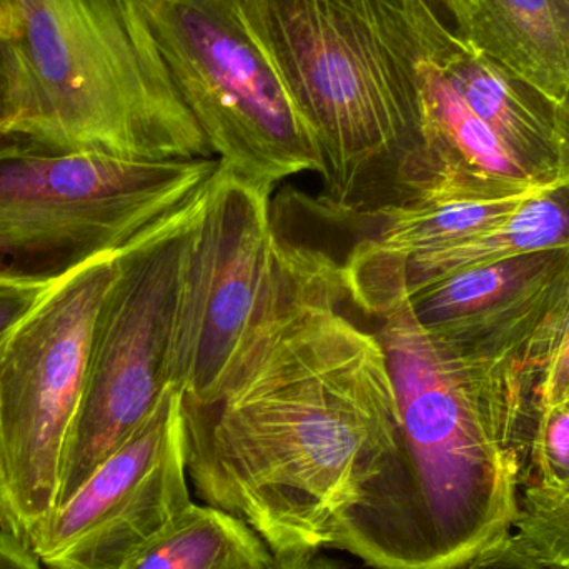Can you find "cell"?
I'll use <instances>...</instances> for the list:
<instances>
[{"label": "cell", "instance_id": "cell-2", "mask_svg": "<svg viewBox=\"0 0 569 569\" xmlns=\"http://www.w3.org/2000/svg\"><path fill=\"white\" fill-rule=\"evenodd\" d=\"M380 321L397 393L398 450L338 520L333 548L380 569H458L507 540L537 430L535 388L518 368L451 353L397 284L350 291Z\"/></svg>", "mask_w": 569, "mask_h": 569}, {"label": "cell", "instance_id": "cell-11", "mask_svg": "<svg viewBox=\"0 0 569 569\" xmlns=\"http://www.w3.org/2000/svg\"><path fill=\"white\" fill-rule=\"evenodd\" d=\"M345 273L348 280L397 284L415 318L451 353L475 363L510 365L537 390L569 295V247L425 283Z\"/></svg>", "mask_w": 569, "mask_h": 569}, {"label": "cell", "instance_id": "cell-13", "mask_svg": "<svg viewBox=\"0 0 569 569\" xmlns=\"http://www.w3.org/2000/svg\"><path fill=\"white\" fill-rule=\"evenodd\" d=\"M410 26L423 117L425 179L408 202L510 199L545 190L461 96L411 20Z\"/></svg>", "mask_w": 569, "mask_h": 569}, {"label": "cell", "instance_id": "cell-19", "mask_svg": "<svg viewBox=\"0 0 569 569\" xmlns=\"http://www.w3.org/2000/svg\"><path fill=\"white\" fill-rule=\"evenodd\" d=\"M569 483V405L538 415L525 488H557Z\"/></svg>", "mask_w": 569, "mask_h": 569}, {"label": "cell", "instance_id": "cell-16", "mask_svg": "<svg viewBox=\"0 0 569 569\" xmlns=\"http://www.w3.org/2000/svg\"><path fill=\"white\" fill-rule=\"evenodd\" d=\"M279 555L249 525L190 503L123 569H277Z\"/></svg>", "mask_w": 569, "mask_h": 569}, {"label": "cell", "instance_id": "cell-8", "mask_svg": "<svg viewBox=\"0 0 569 569\" xmlns=\"http://www.w3.org/2000/svg\"><path fill=\"white\" fill-rule=\"evenodd\" d=\"M113 257L56 284L0 348V530L27 548L59 501L93 321Z\"/></svg>", "mask_w": 569, "mask_h": 569}, {"label": "cell", "instance_id": "cell-7", "mask_svg": "<svg viewBox=\"0 0 569 569\" xmlns=\"http://www.w3.org/2000/svg\"><path fill=\"white\" fill-rule=\"evenodd\" d=\"M170 77L220 166L276 189L323 172L313 130L240 0H142Z\"/></svg>", "mask_w": 569, "mask_h": 569}, {"label": "cell", "instance_id": "cell-9", "mask_svg": "<svg viewBox=\"0 0 569 569\" xmlns=\"http://www.w3.org/2000/svg\"><path fill=\"white\" fill-rule=\"evenodd\" d=\"M202 197L113 257L93 321L86 387L67 441L57 508L146 423L169 388L180 246Z\"/></svg>", "mask_w": 569, "mask_h": 569}, {"label": "cell", "instance_id": "cell-18", "mask_svg": "<svg viewBox=\"0 0 569 569\" xmlns=\"http://www.w3.org/2000/svg\"><path fill=\"white\" fill-rule=\"evenodd\" d=\"M518 537L557 569H569V483L520 491Z\"/></svg>", "mask_w": 569, "mask_h": 569}, {"label": "cell", "instance_id": "cell-23", "mask_svg": "<svg viewBox=\"0 0 569 569\" xmlns=\"http://www.w3.org/2000/svg\"><path fill=\"white\" fill-rule=\"evenodd\" d=\"M17 112V60L10 37L0 36V139L7 136Z\"/></svg>", "mask_w": 569, "mask_h": 569}, {"label": "cell", "instance_id": "cell-25", "mask_svg": "<svg viewBox=\"0 0 569 569\" xmlns=\"http://www.w3.org/2000/svg\"><path fill=\"white\" fill-rule=\"evenodd\" d=\"M0 569H43L30 548L0 530Z\"/></svg>", "mask_w": 569, "mask_h": 569}, {"label": "cell", "instance_id": "cell-5", "mask_svg": "<svg viewBox=\"0 0 569 569\" xmlns=\"http://www.w3.org/2000/svg\"><path fill=\"white\" fill-rule=\"evenodd\" d=\"M210 160H129L0 139V283L57 284L196 202Z\"/></svg>", "mask_w": 569, "mask_h": 569}, {"label": "cell", "instance_id": "cell-17", "mask_svg": "<svg viewBox=\"0 0 569 569\" xmlns=\"http://www.w3.org/2000/svg\"><path fill=\"white\" fill-rule=\"evenodd\" d=\"M541 192L547 190L510 199L435 200L383 207L368 213L367 219L377 222V230L357 246L377 256L407 259L413 253L440 249L475 236Z\"/></svg>", "mask_w": 569, "mask_h": 569}, {"label": "cell", "instance_id": "cell-22", "mask_svg": "<svg viewBox=\"0 0 569 569\" xmlns=\"http://www.w3.org/2000/svg\"><path fill=\"white\" fill-rule=\"evenodd\" d=\"M467 569H557L545 563L518 535L488 548L467 565Z\"/></svg>", "mask_w": 569, "mask_h": 569}, {"label": "cell", "instance_id": "cell-12", "mask_svg": "<svg viewBox=\"0 0 569 569\" xmlns=\"http://www.w3.org/2000/svg\"><path fill=\"white\" fill-rule=\"evenodd\" d=\"M461 96L545 190L569 186V102L553 99L441 26L420 0H400Z\"/></svg>", "mask_w": 569, "mask_h": 569}, {"label": "cell", "instance_id": "cell-29", "mask_svg": "<svg viewBox=\"0 0 569 569\" xmlns=\"http://www.w3.org/2000/svg\"><path fill=\"white\" fill-rule=\"evenodd\" d=\"M565 2H567V6L569 7V0H565Z\"/></svg>", "mask_w": 569, "mask_h": 569}, {"label": "cell", "instance_id": "cell-21", "mask_svg": "<svg viewBox=\"0 0 569 569\" xmlns=\"http://www.w3.org/2000/svg\"><path fill=\"white\" fill-rule=\"evenodd\" d=\"M53 287L56 284L0 283V348Z\"/></svg>", "mask_w": 569, "mask_h": 569}, {"label": "cell", "instance_id": "cell-26", "mask_svg": "<svg viewBox=\"0 0 569 569\" xmlns=\"http://www.w3.org/2000/svg\"><path fill=\"white\" fill-rule=\"evenodd\" d=\"M277 569H341L331 561L321 560L315 553L279 555Z\"/></svg>", "mask_w": 569, "mask_h": 569}, {"label": "cell", "instance_id": "cell-24", "mask_svg": "<svg viewBox=\"0 0 569 569\" xmlns=\"http://www.w3.org/2000/svg\"><path fill=\"white\" fill-rule=\"evenodd\" d=\"M431 16L447 27L448 30L460 37L467 23L468 0H420Z\"/></svg>", "mask_w": 569, "mask_h": 569}, {"label": "cell", "instance_id": "cell-20", "mask_svg": "<svg viewBox=\"0 0 569 569\" xmlns=\"http://www.w3.org/2000/svg\"><path fill=\"white\" fill-rule=\"evenodd\" d=\"M569 393V295L560 320H558L557 337H555L553 351L550 360L541 373L535 390V405L537 413L563 405Z\"/></svg>", "mask_w": 569, "mask_h": 569}, {"label": "cell", "instance_id": "cell-10", "mask_svg": "<svg viewBox=\"0 0 569 569\" xmlns=\"http://www.w3.org/2000/svg\"><path fill=\"white\" fill-rule=\"evenodd\" d=\"M190 503L186 408L170 383L146 423L53 511L30 551L43 569H123Z\"/></svg>", "mask_w": 569, "mask_h": 569}, {"label": "cell", "instance_id": "cell-6", "mask_svg": "<svg viewBox=\"0 0 569 569\" xmlns=\"http://www.w3.org/2000/svg\"><path fill=\"white\" fill-rule=\"evenodd\" d=\"M273 189L219 167L182 237L167 378L209 410L257 330L337 260L277 232Z\"/></svg>", "mask_w": 569, "mask_h": 569}, {"label": "cell", "instance_id": "cell-1", "mask_svg": "<svg viewBox=\"0 0 569 569\" xmlns=\"http://www.w3.org/2000/svg\"><path fill=\"white\" fill-rule=\"evenodd\" d=\"M345 300L337 263L253 333L209 410L183 401L200 497L277 555L333 547L341 513L398 450L387 355Z\"/></svg>", "mask_w": 569, "mask_h": 569}, {"label": "cell", "instance_id": "cell-4", "mask_svg": "<svg viewBox=\"0 0 569 569\" xmlns=\"http://www.w3.org/2000/svg\"><path fill=\"white\" fill-rule=\"evenodd\" d=\"M16 2L17 112L7 136L117 159H217L142 0Z\"/></svg>", "mask_w": 569, "mask_h": 569}, {"label": "cell", "instance_id": "cell-15", "mask_svg": "<svg viewBox=\"0 0 569 569\" xmlns=\"http://www.w3.org/2000/svg\"><path fill=\"white\" fill-rule=\"evenodd\" d=\"M461 39L547 96L569 102L565 0H468Z\"/></svg>", "mask_w": 569, "mask_h": 569}, {"label": "cell", "instance_id": "cell-3", "mask_svg": "<svg viewBox=\"0 0 569 569\" xmlns=\"http://www.w3.org/2000/svg\"><path fill=\"white\" fill-rule=\"evenodd\" d=\"M323 159L321 209L367 217L425 179L413 33L400 0H240Z\"/></svg>", "mask_w": 569, "mask_h": 569}, {"label": "cell", "instance_id": "cell-14", "mask_svg": "<svg viewBox=\"0 0 569 569\" xmlns=\"http://www.w3.org/2000/svg\"><path fill=\"white\" fill-rule=\"evenodd\" d=\"M565 247H569V186L530 197L500 222L450 246L407 259L377 256L357 246L347 263L361 272L415 284Z\"/></svg>", "mask_w": 569, "mask_h": 569}, {"label": "cell", "instance_id": "cell-27", "mask_svg": "<svg viewBox=\"0 0 569 569\" xmlns=\"http://www.w3.org/2000/svg\"><path fill=\"white\" fill-rule=\"evenodd\" d=\"M16 0H0V36L12 37L16 32Z\"/></svg>", "mask_w": 569, "mask_h": 569}, {"label": "cell", "instance_id": "cell-28", "mask_svg": "<svg viewBox=\"0 0 569 569\" xmlns=\"http://www.w3.org/2000/svg\"><path fill=\"white\" fill-rule=\"evenodd\" d=\"M565 403H568V405H569V393H568L567 401H565Z\"/></svg>", "mask_w": 569, "mask_h": 569}]
</instances>
